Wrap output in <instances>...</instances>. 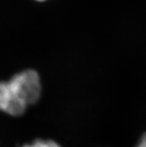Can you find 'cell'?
<instances>
[{"mask_svg": "<svg viewBox=\"0 0 146 147\" xmlns=\"http://www.w3.org/2000/svg\"><path fill=\"white\" fill-rule=\"evenodd\" d=\"M11 88L26 106L35 104L41 96L39 75L33 69H26L14 75L8 81Z\"/></svg>", "mask_w": 146, "mask_h": 147, "instance_id": "1", "label": "cell"}, {"mask_svg": "<svg viewBox=\"0 0 146 147\" xmlns=\"http://www.w3.org/2000/svg\"><path fill=\"white\" fill-rule=\"evenodd\" d=\"M136 147H146V133L142 137L140 141Z\"/></svg>", "mask_w": 146, "mask_h": 147, "instance_id": "4", "label": "cell"}, {"mask_svg": "<svg viewBox=\"0 0 146 147\" xmlns=\"http://www.w3.org/2000/svg\"><path fill=\"white\" fill-rule=\"evenodd\" d=\"M22 147H61L54 141L50 140H37L32 144H26Z\"/></svg>", "mask_w": 146, "mask_h": 147, "instance_id": "3", "label": "cell"}, {"mask_svg": "<svg viewBox=\"0 0 146 147\" xmlns=\"http://www.w3.org/2000/svg\"><path fill=\"white\" fill-rule=\"evenodd\" d=\"M27 108L15 94L9 82H0V111L18 117L24 114Z\"/></svg>", "mask_w": 146, "mask_h": 147, "instance_id": "2", "label": "cell"}, {"mask_svg": "<svg viewBox=\"0 0 146 147\" xmlns=\"http://www.w3.org/2000/svg\"><path fill=\"white\" fill-rule=\"evenodd\" d=\"M37 2H45V1H46V0H36Z\"/></svg>", "mask_w": 146, "mask_h": 147, "instance_id": "5", "label": "cell"}]
</instances>
